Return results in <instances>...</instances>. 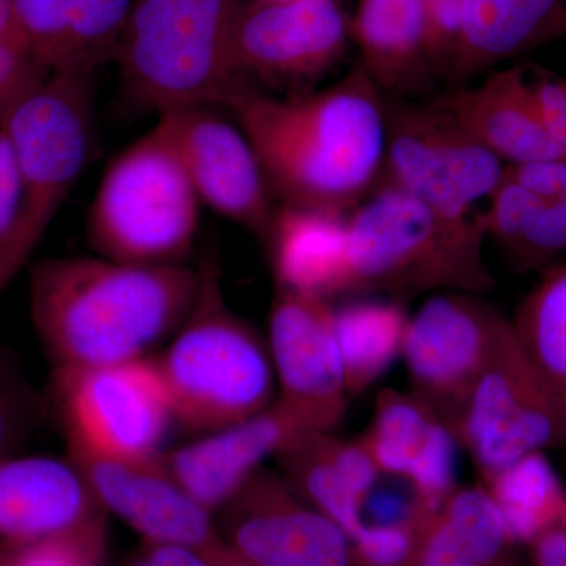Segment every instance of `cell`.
<instances>
[{"label": "cell", "instance_id": "cell-1", "mask_svg": "<svg viewBox=\"0 0 566 566\" xmlns=\"http://www.w3.org/2000/svg\"><path fill=\"white\" fill-rule=\"evenodd\" d=\"M223 107L251 140L283 205L346 214L378 185L385 95L360 63L326 91L300 98L262 95L244 82Z\"/></svg>", "mask_w": 566, "mask_h": 566}, {"label": "cell", "instance_id": "cell-2", "mask_svg": "<svg viewBox=\"0 0 566 566\" xmlns=\"http://www.w3.org/2000/svg\"><path fill=\"white\" fill-rule=\"evenodd\" d=\"M200 286L202 273L181 263L43 260L32 268L31 314L55 368L132 363L177 334Z\"/></svg>", "mask_w": 566, "mask_h": 566}, {"label": "cell", "instance_id": "cell-3", "mask_svg": "<svg viewBox=\"0 0 566 566\" xmlns=\"http://www.w3.org/2000/svg\"><path fill=\"white\" fill-rule=\"evenodd\" d=\"M346 230L345 296L385 294L406 304L438 290L480 294L494 289L483 256L488 233L482 214H444L378 185L348 212Z\"/></svg>", "mask_w": 566, "mask_h": 566}, {"label": "cell", "instance_id": "cell-4", "mask_svg": "<svg viewBox=\"0 0 566 566\" xmlns=\"http://www.w3.org/2000/svg\"><path fill=\"white\" fill-rule=\"evenodd\" d=\"M200 273L199 300L155 364L174 420L211 433L270 408L275 375L270 346L226 303L218 263Z\"/></svg>", "mask_w": 566, "mask_h": 566}, {"label": "cell", "instance_id": "cell-5", "mask_svg": "<svg viewBox=\"0 0 566 566\" xmlns=\"http://www.w3.org/2000/svg\"><path fill=\"white\" fill-rule=\"evenodd\" d=\"M93 76L52 73L0 122L17 164L20 207L0 249V294L29 262L87 167L93 150Z\"/></svg>", "mask_w": 566, "mask_h": 566}, {"label": "cell", "instance_id": "cell-6", "mask_svg": "<svg viewBox=\"0 0 566 566\" xmlns=\"http://www.w3.org/2000/svg\"><path fill=\"white\" fill-rule=\"evenodd\" d=\"M238 0H136L118 44L126 85L158 112L223 106L244 81L233 65Z\"/></svg>", "mask_w": 566, "mask_h": 566}, {"label": "cell", "instance_id": "cell-7", "mask_svg": "<svg viewBox=\"0 0 566 566\" xmlns=\"http://www.w3.org/2000/svg\"><path fill=\"white\" fill-rule=\"evenodd\" d=\"M200 202L180 159L158 128L107 167L88 211L91 243L104 259L178 263L199 229Z\"/></svg>", "mask_w": 566, "mask_h": 566}, {"label": "cell", "instance_id": "cell-8", "mask_svg": "<svg viewBox=\"0 0 566 566\" xmlns=\"http://www.w3.org/2000/svg\"><path fill=\"white\" fill-rule=\"evenodd\" d=\"M385 120L378 185L409 193L444 214L468 218L504 178L506 164L431 99L385 95Z\"/></svg>", "mask_w": 566, "mask_h": 566}, {"label": "cell", "instance_id": "cell-9", "mask_svg": "<svg viewBox=\"0 0 566 566\" xmlns=\"http://www.w3.org/2000/svg\"><path fill=\"white\" fill-rule=\"evenodd\" d=\"M457 439L485 483L528 453L566 449V397L536 370L512 323L465 403Z\"/></svg>", "mask_w": 566, "mask_h": 566}, {"label": "cell", "instance_id": "cell-10", "mask_svg": "<svg viewBox=\"0 0 566 566\" xmlns=\"http://www.w3.org/2000/svg\"><path fill=\"white\" fill-rule=\"evenodd\" d=\"M55 403L70 449L111 458H155L174 420L155 360L55 368Z\"/></svg>", "mask_w": 566, "mask_h": 566}, {"label": "cell", "instance_id": "cell-11", "mask_svg": "<svg viewBox=\"0 0 566 566\" xmlns=\"http://www.w3.org/2000/svg\"><path fill=\"white\" fill-rule=\"evenodd\" d=\"M509 324L479 294L460 292L431 296L409 318L401 356L411 394L455 438L465 403Z\"/></svg>", "mask_w": 566, "mask_h": 566}, {"label": "cell", "instance_id": "cell-12", "mask_svg": "<svg viewBox=\"0 0 566 566\" xmlns=\"http://www.w3.org/2000/svg\"><path fill=\"white\" fill-rule=\"evenodd\" d=\"M222 510L219 534L248 564L359 566L352 538L270 469H259Z\"/></svg>", "mask_w": 566, "mask_h": 566}, {"label": "cell", "instance_id": "cell-13", "mask_svg": "<svg viewBox=\"0 0 566 566\" xmlns=\"http://www.w3.org/2000/svg\"><path fill=\"white\" fill-rule=\"evenodd\" d=\"M161 132L196 189L200 202L266 240L275 210L270 182L240 125L212 106L159 112Z\"/></svg>", "mask_w": 566, "mask_h": 566}, {"label": "cell", "instance_id": "cell-14", "mask_svg": "<svg viewBox=\"0 0 566 566\" xmlns=\"http://www.w3.org/2000/svg\"><path fill=\"white\" fill-rule=\"evenodd\" d=\"M270 346L279 403L307 430L333 433L348 408L334 304L279 290L270 314Z\"/></svg>", "mask_w": 566, "mask_h": 566}, {"label": "cell", "instance_id": "cell-15", "mask_svg": "<svg viewBox=\"0 0 566 566\" xmlns=\"http://www.w3.org/2000/svg\"><path fill=\"white\" fill-rule=\"evenodd\" d=\"M352 35L340 0H259L240 6L232 55L238 76L315 80L342 57Z\"/></svg>", "mask_w": 566, "mask_h": 566}, {"label": "cell", "instance_id": "cell-16", "mask_svg": "<svg viewBox=\"0 0 566 566\" xmlns=\"http://www.w3.org/2000/svg\"><path fill=\"white\" fill-rule=\"evenodd\" d=\"M70 460L103 509L122 517L148 543L189 547L208 558L222 549L210 510L182 490L161 455L129 460L70 449Z\"/></svg>", "mask_w": 566, "mask_h": 566}, {"label": "cell", "instance_id": "cell-17", "mask_svg": "<svg viewBox=\"0 0 566 566\" xmlns=\"http://www.w3.org/2000/svg\"><path fill=\"white\" fill-rule=\"evenodd\" d=\"M104 509L70 460L0 457V539L28 545L103 526Z\"/></svg>", "mask_w": 566, "mask_h": 566}, {"label": "cell", "instance_id": "cell-18", "mask_svg": "<svg viewBox=\"0 0 566 566\" xmlns=\"http://www.w3.org/2000/svg\"><path fill=\"white\" fill-rule=\"evenodd\" d=\"M308 431L275 400L244 422L211 431L167 455L161 453V460L182 490L212 513L240 493L266 458L277 457Z\"/></svg>", "mask_w": 566, "mask_h": 566}, {"label": "cell", "instance_id": "cell-19", "mask_svg": "<svg viewBox=\"0 0 566 566\" xmlns=\"http://www.w3.org/2000/svg\"><path fill=\"white\" fill-rule=\"evenodd\" d=\"M136 0H11L13 29L48 70L95 76L117 54Z\"/></svg>", "mask_w": 566, "mask_h": 566}, {"label": "cell", "instance_id": "cell-20", "mask_svg": "<svg viewBox=\"0 0 566 566\" xmlns=\"http://www.w3.org/2000/svg\"><path fill=\"white\" fill-rule=\"evenodd\" d=\"M506 166L565 158L546 132L526 66L497 71L476 87L431 98Z\"/></svg>", "mask_w": 566, "mask_h": 566}, {"label": "cell", "instance_id": "cell-21", "mask_svg": "<svg viewBox=\"0 0 566 566\" xmlns=\"http://www.w3.org/2000/svg\"><path fill=\"white\" fill-rule=\"evenodd\" d=\"M352 36L360 65L382 95L412 99L433 92L427 0H359Z\"/></svg>", "mask_w": 566, "mask_h": 566}, {"label": "cell", "instance_id": "cell-22", "mask_svg": "<svg viewBox=\"0 0 566 566\" xmlns=\"http://www.w3.org/2000/svg\"><path fill=\"white\" fill-rule=\"evenodd\" d=\"M566 35V0H464L450 82Z\"/></svg>", "mask_w": 566, "mask_h": 566}, {"label": "cell", "instance_id": "cell-23", "mask_svg": "<svg viewBox=\"0 0 566 566\" xmlns=\"http://www.w3.org/2000/svg\"><path fill=\"white\" fill-rule=\"evenodd\" d=\"M342 212L283 205L266 240L275 289L333 300L345 296L348 230Z\"/></svg>", "mask_w": 566, "mask_h": 566}, {"label": "cell", "instance_id": "cell-24", "mask_svg": "<svg viewBox=\"0 0 566 566\" xmlns=\"http://www.w3.org/2000/svg\"><path fill=\"white\" fill-rule=\"evenodd\" d=\"M335 333L344 363L348 397L363 394L403 352L409 318L392 297H353L334 305Z\"/></svg>", "mask_w": 566, "mask_h": 566}, {"label": "cell", "instance_id": "cell-25", "mask_svg": "<svg viewBox=\"0 0 566 566\" xmlns=\"http://www.w3.org/2000/svg\"><path fill=\"white\" fill-rule=\"evenodd\" d=\"M485 485L516 545L566 526V486L545 452L520 458Z\"/></svg>", "mask_w": 566, "mask_h": 566}, {"label": "cell", "instance_id": "cell-26", "mask_svg": "<svg viewBox=\"0 0 566 566\" xmlns=\"http://www.w3.org/2000/svg\"><path fill=\"white\" fill-rule=\"evenodd\" d=\"M282 475L307 504L333 520L349 538L363 528V501L331 455V433L308 431L277 457Z\"/></svg>", "mask_w": 566, "mask_h": 566}, {"label": "cell", "instance_id": "cell-27", "mask_svg": "<svg viewBox=\"0 0 566 566\" xmlns=\"http://www.w3.org/2000/svg\"><path fill=\"white\" fill-rule=\"evenodd\" d=\"M442 427L447 424L415 395L385 389L376 397L370 430L360 439L381 474L408 480Z\"/></svg>", "mask_w": 566, "mask_h": 566}, {"label": "cell", "instance_id": "cell-28", "mask_svg": "<svg viewBox=\"0 0 566 566\" xmlns=\"http://www.w3.org/2000/svg\"><path fill=\"white\" fill-rule=\"evenodd\" d=\"M510 323L536 370L566 397V264L546 274Z\"/></svg>", "mask_w": 566, "mask_h": 566}, {"label": "cell", "instance_id": "cell-29", "mask_svg": "<svg viewBox=\"0 0 566 566\" xmlns=\"http://www.w3.org/2000/svg\"><path fill=\"white\" fill-rule=\"evenodd\" d=\"M441 513L476 566H524L486 486L457 488Z\"/></svg>", "mask_w": 566, "mask_h": 566}, {"label": "cell", "instance_id": "cell-30", "mask_svg": "<svg viewBox=\"0 0 566 566\" xmlns=\"http://www.w3.org/2000/svg\"><path fill=\"white\" fill-rule=\"evenodd\" d=\"M103 526L0 549V566H99Z\"/></svg>", "mask_w": 566, "mask_h": 566}, {"label": "cell", "instance_id": "cell-31", "mask_svg": "<svg viewBox=\"0 0 566 566\" xmlns=\"http://www.w3.org/2000/svg\"><path fill=\"white\" fill-rule=\"evenodd\" d=\"M40 416L39 398L0 349V457L18 452Z\"/></svg>", "mask_w": 566, "mask_h": 566}, {"label": "cell", "instance_id": "cell-32", "mask_svg": "<svg viewBox=\"0 0 566 566\" xmlns=\"http://www.w3.org/2000/svg\"><path fill=\"white\" fill-rule=\"evenodd\" d=\"M539 197V196H538ZM566 249V197H539L527 229L506 256L516 271L538 270Z\"/></svg>", "mask_w": 566, "mask_h": 566}, {"label": "cell", "instance_id": "cell-33", "mask_svg": "<svg viewBox=\"0 0 566 566\" xmlns=\"http://www.w3.org/2000/svg\"><path fill=\"white\" fill-rule=\"evenodd\" d=\"M423 515L401 524H364L352 539L359 566H415Z\"/></svg>", "mask_w": 566, "mask_h": 566}, {"label": "cell", "instance_id": "cell-34", "mask_svg": "<svg viewBox=\"0 0 566 566\" xmlns=\"http://www.w3.org/2000/svg\"><path fill=\"white\" fill-rule=\"evenodd\" d=\"M51 71L25 41L11 32L0 39V122L25 93L48 80Z\"/></svg>", "mask_w": 566, "mask_h": 566}, {"label": "cell", "instance_id": "cell-35", "mask_svg": "<svg viewBox=\"0 0 566 566\" xmlns=\"http://www.w3.org/2000/svg\"><path fill=\"white\" fill-rule=\"evenodd\" d=\"M464 0H427L428 57L436 77L449 80Z\"/></svg>", "mask_w": 566, "mask_h": 566}, {"label": "cell", "instance_id": "cell-36", "mask_svg": "<svg viewBox=\"0 0 566 566\" xmlns=\"http://www.w3.org/2000/svg\"><path fill=\"white\" fill-rule=\"evenodd\" d=\"M526 71L546 132L566 156V77L539 66Z\"/></svg>", "mask_w": 566, "mask_h": 566}, {"label": "cell", "instance_id": "cell-37", "mask_svg": "<svg viewBox=\"0 0 566 566\" xmlns=\"http://www.w3.org/2000/svg\"><path fill=\"white\" fill-rule=\"evenodd\" d=\"M415 566H476L442 513L428 517Z\"/></svg>", "mask_w": 566, "mask_h": 566}, {"label": "cell", "instance_id": "cell-38", "mask_svg": "<svg viewBox=\"0 0 566 566\" xmlns=\"http://www.w3.org/2000/svg\"><path fill=\"white\" fill-rule=\"evenodd\" d=\"M331 455L346 483L352 486L364 505L365 497L375 490L379 476L382 475L367 446L363 439L346 442L331 436Z\"/></svg>", "mask_w": 566, "mask_h": 566}, {"label": "cell", "instance_id": "cell-39", "mask_svg": "<svg viewBox=\"0 0 566 566\" xmlns=\"http://www.w3.org/2000/svg\"><path fill=\"white\" fill-rule=\"evenodd\" d=\"M20 207V180L6 133L0 128V249L13 229Z\"/></svg>", "mask_w": 566, "mask_h": 566}, {"label": "cell", "instance_id": "cell-40", "mask_svg": "<svg viewBox=\"0 0 566 566\" xmlns=\"http://www.w3.org/2000/svg\"><path fill=\"white\" fill-rule=\"evenodd\" d=\"M364 505L375 517L374 524L411 523L417 517L427 515L417 505L416 497L408 501L400 493L389 490L378 491L376 488L365 497Z\"/></svg>", "mask_w": 566, "mask_h": 566}, {"label": "cell", "instance_id": "cell-41", "mask_svg": "<svg viewBox=\"0 0 566 566\" xmlns=\"http://www.w3.org/2000/svg\"><path fill=\"white\" fill-rule=\"evenodd\" d=\"M132 566H214L212 562L203 554L189 547L175 545L150 546L134 558Z\"/></svg>", "mask_w": 566, "mask_h": 566}, {"label": "cell", "instance_id": "cell-42", "mask_svg": "<svg viewBox=\"0 0 566 566\" xmlns=\"http://www.w3.org/2000/svg\"><path fill=\"white\" fill-rule=\"evenodd\" d=\"M532 566H566V526L553 528L531 545Z\"/></svg>", "mask_w": 566, "mask_h": 566}, {"label": "cell", "instance_id": "cell-43", "mask_svg": "<svg viewBox=\"0 0 566 566\" xmlns=\"http://www.w3.org/2000/svg\"><path fill=\"white\" fill-rule=\"evenodd\" d=\"M211 562L214 566H253L244 562L243 558L238 557L237 554H233L232 551L226 546V543H223L222 549L211 558Z\"/></svg>", "mask_w": 566, "mask_h": 566}, {"label": "cell", "instance_id": "cell-44", "mask_svg": "<svg viewBox=\"0 0 566 566\" xmlns=\"http://www.w3.org/2000/svg\"><path fill=\"white\" fill-rule=\"evenodd\" d=\"M14 32L11 0H0V39Z\"/></svg>", "mask_w": 566, "mask_h": 566}]
</instances>
